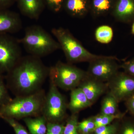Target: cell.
Listing matches in <instances>:
<instances>
[{"label": "cell", "mask_w": 134, "mask_h": 134, "mask_svg": "<svg viewBox=\"0 0 134 134\" xmlns=\"http://www.w3.org/2000/svg\"><path fill=\"white\" fill-rule=\"evenodd\" d=\"M49 72V67L41 58L31 55L22 56L6 74V85L15 97L29 96L43 89Z\"/></svg>", "instance_id": "6da1fadb"}, {"label": "cell", "mask_w": 134, "mask_h": 134, "mask_svg": "<svg viewBox=\"0 0 134 134\" xmlns=\"http://www.w3.org/2000/svg\"><path fill=\"white\" fill-rule=\"evenodd\" d=\"M46 93L44 89L31 95L17 96L9 103L0 106V117L17 120L42 115Z\"/></svg>", "instance_id": "7a4b0ae2"}, {"label": "cell", "mask_w": 134, "mask_h": 134, "mask_svg": "<svg viewBox=\"0 0 134 134\" xmlns=\"http://www.w3.org/2000/svg\"><path fill=\"white\" fill-rule=\"evenodd\" d=\"M29 55L41 58L59 49V44L41 26L32 25L25 29L24 36L18 39Z\"/></svg>", "instance_id": "3957f363"}, {"label": "cell", "mask_w": 134, "mask_h": 134, "mask_svg": "<svg viewBox=\"0 0 134 134\" xmlns=\"http://www.w3.org/2000/svg\"><path fill=\"white\" fill-rule=\"evenodd\" d=\"M51 32L59 44L68 63H89L103 56L90 52L68 29L62 27L54 28Z\"/></svg>", "instance_id": "277c9868"}, {"label": "cell", "mask_w": 134, "mask_h": 134, "mask_svg": "<svg viewBox=\"0 0 134 134\" xmlns=\"http://www.w3.org/2000/svg\"><path fill=\"white\" fill-rule=\"evenodd\" d=\"M86 75V71L73 64L59 61L49 68L48 77L58 88L71 91L78 87Z\"/></svg>", "instance_id": "5b68a950"}, {"label": "cell", "mask_w": 134, "mask_h": 134, "mask_svg": "<svg viewBox=\"0 0 134 134\" xmlns=\"http://www.w3.org/2000/svg\"><path fill=\"white\" fill-rule=\"evenodd\" d=\"M50 88L46 94L42 115L47 122L62 123L67 118L68 103L65 96L54 83L50 82Z\"/></svg>", "instance_id": "8992f818"}, {"label": "cell", "mask_w": 134, "mask_h": 134, "mask_svg": "<svg viewBox=\"0 0 134 134\" xmlns=\"http://www.w3.org/2000/svg\"><path fill=\"white\" fill-rule=\"evenodd\" d=\"M18 39L9 34L0 33V74L9 72L22 57Z\"/></svg>", "instance_id": "52a82bcc"}, {"label": "cell", "mask_w": 134, "mask_h": 134, "mask_svg": "<svg viewBox=\"0 0 134 134\" xmlns=\"http://www.w3.org/2000/svg\"><path fill=\"white\" fill-rule=\"evenodd\" d=\"M115 56L103 55L89 62L86 71L89 76L100 81L107 82L119 72L120 65Z\"/></svg>", "instance_id": "ba28073f"}, {"label": "cell", "mask_w": 134, "mask_h": 134, "mask_svg": "<svg viewBox=\"0 0 134 134\" xmlns=\"http://www.w3.org/2000/svg\"><path fill=\"white\" fill-rule=\"evenodd\" d=\"M108 90L119 103L125 101L134 94V76L119 71L106 82Z\"/></svg>", "instance_id": "9c48e42d"}, {"label": "cell", "mask_w": 134, "mask_h": 134, "mask_svg": "<svg viewBox=\"0 0 134 134\" xmlns=\"http://www.w3.org/2000/svg\"><path fill=\"white\" fill-rule=\"evenodd\" d=\"M78 88L82 91L92 104L108 90L106 82L100 81L87 74L82 80Z\"/></svg>", "instance_id": "30bf717a"}, {"label": "cell", "mask_w": 134, "mask_h": 134, "mask_svg": "<svg viewBox=\"0 0 134 134\" xmlns=\"http://www.w3.org/2000/svg\"><path fill=\"white\" fill-rule=\"evenodd\" d=\"M22 27L19 14L8 9L0 10V33H17Z\"/></svg>", "instance_id": "8fae6325"}, {"label": "cell", "mask_w": 134, "mask_h": 134, "mask_svg": "<svg viewBox=\"0 0 134 134\" xmlns=\"http://www.w3.org/2000/svg\"><path fill=\"white\" fill-rule=\"evenodd\" d=\"M17 5L23 15L32 19L39 18L46 5L44 0H17Z\"/></svg>", "instance_id": "7c38bea8"}, {"label": "cell", "mask_w": 134, "mask_h": 134, "mask_svg": "<svg viewBox=\"0 0 134 134\" xmlns=\"http://www.w3.org/2000/svg\"><path fill=\"white\" fill-rule=\"evenodd\" d=\"M113 15L117 21L122 23L134 21V0H117Z\"/></svg>", "instance_id": "4fadbf2b"}, {"label": "cell", "mask_w": 134, "mask_h": 134, "mask_svg": "<svg viewBox=\"0 0 134 134\" xmlns=\"http://www.w3.org/2000/svg\"><path fill=\"white\" fill-rule=\"evenodd\" d=\"M92 105L81 89L77 87L71 91L68 107L71 113L78 114L80 111Z\"/></svg>", "instance_id": "5bb4252c"}, {"label": "cell", "mask_w": 134, "mask_h": 134, "mask_svg": "<svg viewBox=\"0 0 134 134\" xmlns=\"http://www.w3.org/2000/svg\"><path fill=\"white\" fill-rule=\"evenodd\" d=\"M23 121L31 134H47V121L43 115L26 117Z\"/></svg>", "instance_id": "9a60e30c"}, {"label": "cell", "mask_w": 134, "mask_h": 134, "mask_svg": "<svg viewBox=\"0 0 134 134\" xmlns=\"http://www.w3.org/2000/svg\"><path fill=\"white\" fill-rule=\"evenodd\" d=\"M119 103L114 97L107 91L101 102L100 113L106 115H115L120 113Z\"/></svg>", "instance_id": "2e32d148"}, {"label": "cell", "mask_w": 134, "mask_h": 134, "mask_svg": "<svg viewBox=\"0 0 134 134\" xmlns=\"http://www.w3.org/2000/svg\"><path fill=\"white\" fill-rule=\"evenodd\" d=\"M63 5L67 12L73 16H83L87 10L85 0H65Z\"/></svg>", "instance_id": "e0dca14e"}, {"label": "cell", "mask_w": 134, "mask_h": 134, "mask_svg": "<svg viewBox=\"0 0 134 134\" xmlns=\"http://www.w3.org/2000/svg\"><path fill=\"white\" fill-rule=\"evenodd\" d=\"M125 114L126 113H121L115 115H106L100 113L93 116L96 127L110 125L114 121L121 120L124 118Z\"/></svg>", "instance_id": "ac0fdd59"}, {"label": "cell", "mask_w": 134, "mask_h": 134, "mask_svg": "<svg viewBox=\"0 0 134 134\" xmlns=\"http://www.w3.org/2000/svg\"><path fill=\"white\" fill-rule=\"evenodd\" d=\"M113 37V29L108 25L99 26L95 32L96 40L102 44H108L112 40Z\"/></svg>", "instance_id": "d6986e66"}, {"label": "cell", "mask_w": 134, "mask_h": 134, "mask_svg": "<svg viewBox=\"0 0 134 134\" xmlns=\"http://www.w3.org/2000/svg\"><path fill=\"white\" fill-rule=\"evenodd\" d=\"M96 128L93 116L79 122L77 126L78 133L81 134H93Z\"/></svg>", "instance_id": "ffe728a7"}, {"label": "cell", "mask_w": 134, "mask_h": 134, "mask_svg": "<svg viewBox=\"0 0 134 134\" xmlns=\"http://www.w3.org/2000/svg\"><path fill=\"white\" fill-rule=\"evenodd\" d=\"M116 134H134V117L121 120Z\"/></svg>", "instance_id": "44dd1931"}, {"label": "cell", "mask_w": 134, "mask_h": 134, "mask_svg": "<svg viewBox=\"0 0 134 134\" xmlns=\"http://www.w3.org/2000/svg\"><path fill=\"white\" fill-rule=\"evenodd\" d=\"M78 114H72L67 117L63 134H79L77 129Z\"/></svg>", "instance_id": "7402d4cb"}, {"label": "cell", "mask_w": 134, "mask_h": 134, "mask_svg": "<svg viewBox=\"0 0 134 134\" xmlns=\"http://www.w3.org/2000/svg\"><path fill=\"white\" fill-rule=\"evenodd\" d=\"M92 7L96 15H101L108 12L111 8V0H93Z\"/></svg>", "instance_id": "603a6c76"}, {"label": "cell", "mask_w": 134, "mask_h": 134, "mask_svg": "<svg viewBox=\"0 0 134 134\" xmlns=\"http://www.w3.org/2000/svg\"><path fill=\"white\" fill-rule=\"evenodd\" d=\"M5 81V76L0 74V106L6 104L12 99Z\"/></svg>", "instance_id": "cb8c5ba5"}, {"label": "cell", "mask_w": 134, "mask_h": 134, "mask_svg": "<svg viewBox=\"0 0 134 134\" xmlns=\"http://www.w3.org/2000/svg\"><path fill=\"white\" fill-rule=\"evenodd\" d=\"M121 120H117L114 123L110 125L97 127L95 130L93 134H117Z\"/></svg>", "instance_id": "d4e9b609"}, {"label": "cell", "mask_w": 134, "mask_h": 134, "mask_svg": "<svg viewBox=\"0 0 134 134\" xmlns=\"http://www.w3.org/2000/svg\"><path fill=\"white\" fill-rule=\"evenodd\" d=\"M0 118L12 127L15 134H29L26 129L21 124L18 122L17 120L8 117H1Z\"/></svg>", "instance_id": "484cf974"}, {"label": "cell", "mask_w": 134, "mask_h": 134, "mask_svg": "<svg viewBox=\"0 0 134 134\" xmlns=\"http://www.w3.org/2000/svg\"><path fill=\"white\" fill-rule=\"evenodd\" d=\"M65 125L62 123L47 122L46 134H63Z\"/></svg>", "instance_id": "4316f807"}, {"label": "cell", "mask_w": 134, "mask_h": 134, "mask_svg": "<svg viewBox=\"0 0 134 134\" xmlns=\"http://www.w3.org/2000/svg\"><path fill=\"white\" fill-rule=\"evenodd\" d=\"M65 0H44L46 5L52 11L59 12L62 8Z\"/></svg>", "instance_id": "83f0119b"}, {"label": "cell", "mask_w": 134, "mask_h": 134, "mask_svg": "<svg viewBox=\"0 0 134 134\" xmlns=\"http://www.w3.org/2000/svg\"><path fill=\"white\" fill-rule=\"evenodd\" d=\"M120 68H122L124 72L134 76V58L127 61L120 65Z\"/></svg>", "instance_id": "f1b7e54d"}, {"label": "cell", "mask_w": 134, "mask_h": 134, "mask_svg": "<svg viewBox=\"0 0 134 134\" xmlns=\"http://www.w3.org/2000/svg\"><path fill=\"white\" fill-rule=\"evenodd\" d=\"M127 110L134 117V94L125 101Z\"/></svg>", "instance_id": "f546056e"}, {"label": "cell", "mask_w": 134, "mask_h": 134, "mask_svg": "<svg viewBox=\"0 0 134 134\" xmlns=\"http://www.w3.org/2000/svg\"><path fill=\"white\" fill-rule=\"evenodd\" d=\"M16 0H0V10L7 9L11 7Z\"/></svg>", "instance_id": "4dcf8cb0"}, {"label": "cell", "mask_w": 134, "mask_h": 134, "mask_svg": "<svg viewBox=\"0 0 134 134\" xmlns=\"http://www.w3.org/2000/svg\"><path fill=\"white\" fill-rule=\"evenodd\" d=\"M131 32L132 34L134 35V21L133 23V25H132V30H131Z\"/></svg>", "instance_id": "1f68e13d"}, {"label": "cell", "mask_w": 134, "mask_h": 134, "mask_svg": "<svg viewBox=\"0 0 134 134\" xmlns=\"http://www.w3.org/2000/svg\"><path fill=\"white\" fill-rule=\"evenodd\" d=\"M79 134H81L79 133Z\"/></svg>", "instance_id": "d6a6232c"}]
</instances>
